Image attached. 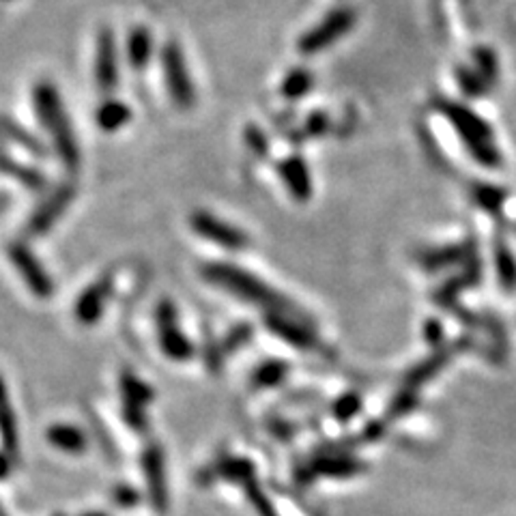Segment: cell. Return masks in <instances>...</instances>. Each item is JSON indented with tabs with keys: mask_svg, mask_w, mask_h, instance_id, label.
<instances>
[{
	"mask_svg": "<svg viewBox=\"0 0 516 516\" xmlns=\"http://www.w3.org/2000/svg\"><path fill=\"white\" fill-rule=\"evenodd\" d=\"M288 366L284 364L280 359H269L265 364H260L252 375V385L258 390H267V388H276L280 385L284 379H287Z\"/></svg>",
	"mask_w": 516,
	"mask_h": 516,
	"instance_id": "obj_23",
	"label": "cell"
},
{
	"mask_svg": "<svg viewBox=\"0 0 516 516\" xmlns=\"http://www.w3.org/2000/svg\"><path fill=\"white\" fill-rule=\"evenodd\" d=\"M115 503L116 506H123V508H132L138 503V493H136L134 489H129V486H116L115 489Z\"/></svg>",
	"mask_w": 516,
	"mask_h": 516,
	"instance_id": "obj_33",
	"label": "cell"
},
{
	"mask_svg": "<svg viewBox=\"0 0 516 516\" xmlns=\"http://www.w3.org/2000/svg\"><path fill=\"white\" fill-rule=\"evenodd\" d=\"M11 471V460L7 459V454H0V480H5Z\"/></svg>",
	"mask_w": 516,
	"mask_h": 516,
	"instance_id": "obj_34",
	"label": "cell"
},
{
	"mask_svg": "<svg viewBox=\"0 0 516 516\" xmlns=\"http://www.w3.org/2000/svg\"><path fill=\"white\" fill-rule=\"evenodd\" d=\"M328 127H329V116L321 110L312 112V115L306 118V136H321L328 132Z\"/></svg>",
	"mask_w": 516,
	"mask_h": 516,
	"instance_id": "obj_32",
	"label": "cell"
},
{
	"mask_svg": "<svg viewBox=\"0 0 516 516\" xmlns=\"http://www.w3.org/2000/svg\"><path fill=\"white\" fill-rule=\"evenodd\" d=\"M123 420H126L129 429L142 432L147 429V413H145V407H138V405H127V402H123Z\"/></svg>",
	"mask_w": 516,
	"mask_h": 516,
	"instance_id": "obj_31",
	"label": "cell"
},
{
	"mask_svg": "<svg viewBox=\"0 0 516 516\" xmlns=\"http://www.w3.org/2000/svg\"><path fill=\"white\" fill-rule=\"evenodd\" d=\"M359 407H361V400H359V396L358 394H344L340 396V399L336 400V405H334V415L340 422H347V420H351L358 415L359 411Z\"/></svg>",
	"mask_w": 516,
	"mask_h": 516,
	"instance_id": "obj_28",
	"label": "cell"
},
{
	"mask_svg": "<svg viewBox=\"0 0 516 516\" xmlns=\"http://www.w3.org/2000/svg\"><path fill=\"white\" fill-rule=\"evenodd\" d=\"M364 470L359 460L353 459H344V456H336V459H321L314 460L312 465H308V471L310 476H329V478H349L355 476Z\"/></svg>",
	"mask_w": 516,
	"mask_h": 516,
	"instance_id": "obj_21",
	"label": "cell"
},
{
	"mask_svg": "<svg viewBox=\"0 0 516 516\" xmlns=\"http://www.w3.org/2000/svg\"><path fill=\"white\" fill-rule=\"evenodd\" d=\"M159 61H162L166 91H168L172 104L181 110H189L196 104V88L181 46L172 39L166 41Z\"/></svg>",
	"mask_w": 516,
	"mask_h": 516,
	"instance_id": "obj_4",
	"label": "cell"
},
{
	"mask_svg": "<svg viewBox=\"0 0 516 516\" xmlns=\"http://www.w3.org/2000/svg\"><path fill=\"white\" fill-rule=\"evenodd\" d=\"M250 338H252V325H248V323L235 325V328L230 329L227 336H224V340H222V344H219V349H222L224 355H230V353L239 351L241 347H246Z\"/></svg>",
	"mask_w": 516,
	"mask_h": 516,
	"instance_id": "obj_27",
	"label": "cell"
},
{
	"mask_svg": "<svg viewBox=\"0 0 516 516\" xmlns=\"http://www.w3.org/2000/svg\"><path fill=\"white\" fill-rule=\"evenodd\" d=\"M95 85L99 93L110 95L118 86V55L116 39L112 28H102L97 35V47H95Z\"/></svg>",
	"mask_w": 516,
	"mask_h": 516,
	"instance_id": "obj_10",
	"label": "cell"
},
{
	"mask_svg": "<svg viewBox=\"0 0 516 516\" xmlns=\"http://www.w3.org/2000/svg\"><path fill=\"white\" fill-rule=\"evenodd\" d=\"M246 497H248V501L252 503V508L257 510V514L258 516H280L278 514V510L274 503H271L269 497H267V493L263 489H260V484L257 482V480H252V482H248L246 486Z\"/></svg>",
	"mask_w": 516,
	"mask_h": 516,
	"instance_id": "obj_26",
	"label": "cell"
},
{
	"mask_svg": "<svg viewBox=\"0 0 516 516\" xmlns=\"http://www.w3.org/2000/svg\"><path fill=\"white\" fill-rule=\"evenodd\" d=\"M33 108L37 112L41 126L55 142V151L65 168L76 170L80 166V147L76 132L71 127V118L65 110L61 93L52 82L41 80L33 86Z\"/></svg>",
	"mask_w": 516,
	"mask_h": 516,
	"instance_id": "obj_2",
	"label": "cell"
},
{
	"mask_svg": "<svg viewBox=\"0 0 516 516\" xmlns=\"http://www.w3.org/2000/svg\"><path fill=\"white\" fill-rule=\"evenodd\" d=\"M0 516H3V510H0Z\"/></svg>",
	"mask_w": 516,
	"mask_h": 516,
	"instance_id": "obj_36",
	"label": "cell"
},
{
	"mask_svg": "<svg viewBox=\"0 0 516 516\" xmlns=\"http://www.w3.org/2000/svg\"><path fill=\"white\" fill-rule=\"evenodd\" d=\"M132 118V110L126 102H118V99H106L99 104L97 112H95V123L104 132H118L121 127H126Z\"/></svg>",
	"mask_w": 516,
	"mask_h": 516,
	"instance_id": "obj_18",
	"label": "cell"
},
{
	"mask_svg": "<svg viewBox=\"0 0 516 516\" xmlns=\"http://www.w3.org/2000/svg\"><path fill=\"white\" fill-rule=\"evenodd\" d=\"M355 11L349 7H338L323 17L317 26L310 28L306 35H301L298 41L299 52L304 56L319 55V52L328 50L329 46H334L338 39H342L351 28L355 26Z\"/></svg>",
	"mask_w": 516,
	"mask_h": 516,
	"instance_id": "obj_5",
	"label": "cell"
},
{
	"mask_svg": "<svg viewBox=\"0 0 516 516\" xmlns=\"http://www.w3.org/2000/svg\"><path fill=\"white\" fill-rule=\"evenodd\" d=\"M265 325L271 334H276L290 347L299 349V351H310L317 347V336L310 328H306L299 321V317H290L284 312H269L265 317Z\"/></svg>",
	"mask_w": 516,
	"mask_h": 516,
	"instance_id": "obj_13",
	"label": "cell"
},
{
	"mask_svg": "<svg viewBox=\"0 0 516 516\" xmlns=\"http://www.w3.org/2000/svg\"><path fill=\"white\" fill-rule=\"evenodd\" d=\"M314 78L312 74L306 67H295L290 69L282 80V95L287 99H299L304 97L306 93L312 91Z\"/></svg>",
	"mask_w": 516,
	"mask_h": 516,
	"instance_id": "obj_24",
	"label": "cell"
},
{
	"mask_svg": "<svg viewBox=\"0 0 516 516\" xmlns=\"http://www.w3.org/2000/svg\"><path fill=\"white\" fill-rule=\"evenodd\" d=\"M0 134H3L7 140L15 142V145H20L22 149L33 153L35 157H46L47 156V149H46L44 142H41L35 134L28 132L26 127H22L20 123L11 121L9 116H0Z\"/></svg>",
	"mask_w": 516,
	"mask_h": 516,
	"instance_id": "obj_19",
	"label": "cell"
},
{
	"mask_svg": "<svg viewBox=\"0 0 516 516\" xmlns=\"http://www.w3.org/2000/svg\"><path fill=\"white\" fill-rule=\"evenodd\" d=\"M153 55V37L147 26H134L127 35V61L134 71H142Z\"/></svg>",
	"mask_w": 516,
	"mask_h": 516,
	"instance_id": "obj_17",
	"label": "cell"
},
{
	"mask_svg": "<svg viewBox=\"0 0 516 516\" xmlns=\"http://www.w3.org/2000/svg\"><path fill=\"white\" fill-rule=\"evenodd\" d=\"M157 321V338L159 349L168 359L175 361H187L194 355V344L189 338L179 329L177 323V308L172 301L162 299L156 310Z\"/></svg>",
	"mask_w": 516,
	"mask_h": 516,
	"instance_id": "obj_6",
	"label": "cell"
},
{
	"mask_svg": "<svg viewBox=\"0 0 516 516\" xmlns=\"http://www.w3.org/2000/svg\"><path fill=\"white\" fill-rule=\"evenodd\" d=\"M9 258L17 271H20L24 284L31 288V293L39 299H50L55 295V282L47 276L44 265L39 263L37 257L28 250L24 243H11Z\"/></svg>",
	"mask_w": 516,
	"mask_h": 516,
	"instance_id": "obj_8",
	"label": "cell"
},
{
	"mask_svg": "<svg viewBox=\"0 0 516 516\" xmlns=\"http://www.w3.org/2000/svg\"><path fill=\"white\" fill-rule=\"evenodd\" d=\"M0 441L11 454H17L20 450V430H17V420L9 405V394L3 377H0Z\"/></svg>",
	"mask_w": 516,
	"mask_h": 516,
	"instance_id": "obj_16",
	"label": "cell"
},
{
	"mask_svg": "<svg viewBox=\"0 0 516 516\" xmlns=\"http://www.w3.org/2000/svg\"><path fill=\"white\" fill-rule=\"evenodd\" d=\"M278 172H280L284 186H287L288 194L293 196L299 203L312 198V175L304 157L299 156H288L278 164Z\"/></svg>",
	"mask_w": 516,
	"mask_h": 516,
	"instance_id": "obj_14",
	"label": "cell"
},
{
	"mask_svg": "<svg viewBox=\"0 0 516 516\" xmlns=\"http://www.w3.org/2000/svg\"><path fill=\"white\" fill-rule=\"evenodd\" d=\"M441 110H443V115H446L450 121L454 123L456 132L462 136V140H465L467 147H470L471 156L476 157L480 164L497 166L501 162L500 151H497V147L493 142V132H491V127L486 126L484 118L473 115L470 108L454 106L452 102H448V104L443 102Z\"/></svg>",
	"mask_w": 516,
	"mask_h": 516,
	"instance_id": "obj_3",
	"label": "cell"
},
{
	"mask_svg": "<svg viewBox=\"0 0 516 516\" xmlns=\"http://www.w3.org/2000/svg\"><path fill=\"white\" fill-rule=\"evenodd\" d=\"M142 473L147 480V493H149L151 506L159 514H166V510H168V484H166L164 452L157 443H151L142 452Z\"/></svg>",
	"mask_w": 516,
	"mask_h": 516,
	"instance_id": "obj_11",
	"label": "cell"
},
{
	"mask_svg": "<svg viewBox=\"0 0 516 516\" xmlns=\"http://www.w3.org/2000/svg\"><path fill=\"white\" fill-rule=\"evenodd\" d=\"M246 145L250 147V151L257 157H267V153H269V140H267L263 129L257 126L246 127Z\"/></svg>",
	"mask_w": 516,
	"mask_h": 516,
	"instance_id": "obj_29",
	"label": "cell"
},
{
	"mask_svg": "<svg viewBox=\"0 0 516 516\" xmlns=\"http://www.w3.org/2000/svg\"><path fill=\"white\" fill-rule=\"evenodd\" d=\"M118 385H121L123 402H127V405L147 407L153 400V390L132 372H123Z\"/></svg>",
	"mask_w": 516,
	"mask_h": 516,
	"instance_id": "obj_22",
	"label": "cell"
},
{
	"mask_svg": "<svg viewBox=\"0 0 516 516\" xmlns=\"http://www.w3.org/2000/svg\"><path fill=\"white\" fill-rule=\"evenodd\" d=\"M46 439L50 446H55L65 454L86 452V435L78 429V426L55 424L46 430Z\"/></svg>",
	"mask_w": 516,
	"mask_h": 516,
	"instance_id": "obj_15",
	"label": "cell"
},
{
	"mask_svg": "<svg viewBox=\"0 0 516 516\" xmlns=\"http://www.w3.org/2000/svg\"><path fill=\"white\" fill-rule=\"evenodd\" d=\"M189 227L194 228L196 235H200L203 239L216 243V246L224 248L230 252H241L250 246V237L243 233L241 228L233 227V224L224 222L213 216L209 211H196L192 213L189 219Z\"/></svg>",
	"mask_w": 516,
	"mask_h": 516,
	"instance_id": "obj_7",
	"label": "cell"
},
{
	"mask_svg": "<svg viewBox=\"0 0 516 516\" xmlns=\"http://www.w3.org/2000/svg\"><path fill=\"white\" fill-rule=\"evenodd\" d=\"M200 276H203L207 282L228 290L235 298L263 306L269 312H284L293 314V317H301L298 306L290 304L276 288H271L269 284H265L260 278L252 276L250 271L241 269V267L230 263H207L200 267Z\"/></svg>",
	"mask_w": 516,
	"mask_h": 516,
	"instance_id": "obj_1",
	"label": "cell"
},
{
	"mask_svg": "<svg viewBox=\"0 0 516 516\" xmlns=\"http://www.w3.org/2000/svg\"><path fill=\"white\" fill-rule=\"evenodd\" d=\"M0 172L11 177V179L20 181L24 187L33 189V192H35V189L46 187V177L41 175L37 168H31V166L15 162V159L9 157L5 151H0Z\"/></svg>",
	"mask_w": 516,
	"mask_h": 516,
	"instance_id": "obj_20",
	"label": "cell"
},
{
	"mask_svg": "<svg viewBox=\"0 0 516 516\" xmlns=\"http://www.w3.org/2000/svg\"><path fill=\"white\" fill-rule=\"evenodd\" d=\"M76 198V186L74 183H61L55 187L47 198L41 203L37 209L31 213L26 222L28 235H44L61 219V216L67 211V207L74 203Z\"/></svg>",
	"mask_w": 516,
	"mask_h": 516,
	"instance_id": "obj_9",
	"label": "cell"
},
{
	"mask_svg": "<svg viewBox=\"0 0 516 516\" xmlns=\"http://www.w3.org/2000/svg\"><path fill=\"white\" fill-rule=\"evenodd\" d=\"M82 516H108V514H104V512H86V514H82Z\"/></svg>",
	"mask_w": 516,
	"mask_h": 516,
	"instance_id": "obj_35",
	"label": "cell"
},
{
	"mask_svg": "<svg viewBox=\"0 0 516 516\" xmlns=\"http://www.w3.org/2000/svg\"><path fill=\"white\" fill-rule=\"evenodd\" d=\"M56 516H65V514H56Z\"/></svg>",
	"mask_w": 516,
	"mask_h": 516,
	"instance_id": "obj_37",
	"label": "cell"
},
{
	"mask_svg": "<svg viewBox=\"0 0 516 516\" xmlns=\"http://www.w3.org/2000/svg\"><path fill=\"white\" fill-rule=\"evenodd\" d=\"M497 271H500L503 287L512 288L516 284V263L514 258L510 257V252L506 250L497 252Z\"/></svg>",
	"mask_w": 516,
	"mask_h": 516,
	"instance_id": "obj_30",
	"label": "cell"
},
{
	"mask_svg": "<svg viewBox=\"0 0 516 516\" xmlns=\"http://www.w3.org/2000/svg\"><path fill=\"white\" fill-rule=\"evenodd\" d=\"M218 471L219 476L224 480H228V482L233 484H243L246 486L248 482H252V480H257V471H254V465L252 460L248 459H227L222 460L218 465Z\"/></svg>",
	"mask_w": 516,
	"mask_h": 516,
	"instance_id": "obj_25",
	"label": "cell"
},
{
	"mask_svg": "<svg viewBox=\"0 0 516 516\" xmlns=\"http://www.w3.org/2000/svg\"><path fill=\"white\" fill-rule=\"evenodd\" d=\"M112 298V278L110 276H104L99 278V280H95L93 284H88V287L82 290L80 298L76 299V306H74V314L76 319H78V323L82 325H95L99 321V319L104 317L106 312V306H108V301Z\"/></svg>",
	"mask_w": 516,
	"mask_h": 516,
	"instance_id": "obj_12",
	"label": "cell"
}]
</instances>
